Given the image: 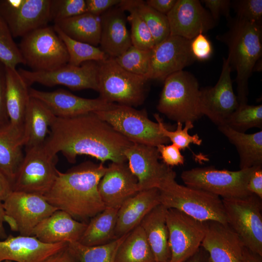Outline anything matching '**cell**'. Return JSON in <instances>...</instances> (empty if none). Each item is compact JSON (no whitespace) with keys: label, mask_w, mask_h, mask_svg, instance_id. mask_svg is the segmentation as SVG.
Instances as JSON below:
<instances>
[{"label":"cell","mask_w":262,"mask_h":262,"mask_svg":"<svg viewBox=\"0 0 262 262\" xmlns=\"http://www.w3.org/2000/svg\"><path fill=\"white\" fill-rule=\"evenodd\" d=\"M133 143L116 131L95 112L77 116L56 117L43 144L51 156L61 152L69 163L79 155L91 156L104 163L126 162L125 150Z\"/></svg>","instance_id":"1"},{"label":"cell","mask_w":262,"mask_h":262,"mask_svg":"<svg viewBox=\"0 0 262 262\" xmlns=\"http://www.w3.org/2000/svg\"><path fill=\"white\" fill-rule=\"evenodd\" d=\"M106 169L103 163L88 161L65 172L58 170L51 188L43 196L58 210L86 223L106 208L98 185Z\"/></svg>","instance_id":"2"},{"label":"cell","mask_w":262,"mask_h":262,"mask_svg":"<svg viewBox=\"0 0 262 262\" xmlns=\"http://www.w3.org/2000/svg\"><path fill=\"white\" fill-rule=\"evenodd\" d=\"M229 20V29L216 36L228 48L227 58L236 72L237 98L239 105L247 104L248 81L262 55V24L236 16Z\"/></svg>","instance_id":"3"},{"label":"cell","mask_w":262,"mask_h":262,"mask_svg":"<svg viewBox=\"0 0 262 262\" xmlns=\"http://www.w3.org/2000/svg\"><path fill=\"white\" fill-rule=\"evenodd\" d=\"M170 168L158 189L160 203L179 210L201 222L213 220L228 223L222 199L207 191L179 184Z\"/></svg>","instance_id":"4"},{"label":"cell","mask_w":262,"mask_h":262,"mask_svg":"<svg viewBox=\"0 0 262 262\" xmlns=\"http://www.w3.org/2000/svg\"><path fill=\"white\" fill-rule=\"evenodd\" d=\"M199 97L197 79L192 73L183 70L169 75L164 80L157 109L177 122L194 123L202 116Z\"/></svg>","instance_id":"5"},{"label":"cell","mask_w":262,"mask_h":262,"mask_svg":"<svg viewBox=\"0 0 262 262\" xmlns=\"http://www.w3.org/2000/svg\"><path fill=\"white\" fill-rule=\"evenodd\" d=\"M98 64L99 98L131 107L144 103L148 81L146 78L125 70L113 58L108 57Z\"/></svg>","instance_id":"6"},{"label":"cell","mask_w":262,"mask_h":262,"mask_svg":"<svg viewBox=\"0 0 262 262\" xmlns=\"http://www.w3.org/2000/svg\"><path fill=\"white\" fill-rule=\"evenodd\" d=\"M18 47L24 65L36 72L55 70L66 64V47L53 26H46L21 37Z\"/></svg>","instance_id":"7"},{"label":"cell","mask_w":262,"mask_h":262,"mask_svg":"<svg viewBox=\"0 0 262 262\" xmlns=\"http://www.w3.org/2000/svg\"><path fill=\"white\" fill-rule=\"evenodd\" d=\"M256 166L230 171L213 166L183 171L180 178L186 186L202 190L222 198H238L252 194L247 189L248 180Z\"/></svg>","instance_id":"8"},{"label":"cell","mask_w":262,"mask_h":262,"mask_svg":"<svg viewBox=\"0 0 262 262\" xmlns=\"http://www.w3.org/2000/svg\"><path fill=\"white\" fill-rule=\"evenodd\" d=\"M95 113L132 143L156 147L170 142L161 133L159 124L149 119L145 110L116 104L110 109Z\"/></svg>","instance_id":"9"},{"label":"cell","mask_w":262,"mask_h":262,"mask_svg":"<svg viewBox=\"0 0 262 262\" xmlns=\"http://www.w3.org/2000/svg\"><path fill=\"white\" fill-rule=\"evenodd\" d=\"M222 199L228 224L245 247L262 256V199L251 194L243 198Z\"/></svg>","instance_id":"10"},{"label":"cell","mask_w":262,"mask_h":262,"mask_svg":"<svg viewBox=\"0 0 262 262\" xmlns=\"http://www.w3.org/2000/svg\"><path fill=\"white\" fill-rule=\"evenodd\" d=\"M57 158L48 155L43 145L26 147L23 160L13 183V191L44 196L56 177Z\"/></svg>","instance_id":"11"},{"label":"cell","mask_w":262,"mask_h":262,"mask_svg":"<svg viewBox=\"0 0 262 262\" xmlns=\"http://www.w3.org/2000/svg\"><path fill=\"white\" fill-rule=\"evenodd\" d=\"M5 222L19 235L32 236L35 227L58 209L43 196L13 191L2 202Z\"/></svg>","instance_id":"12"},{"label":"cell","mask_w":262,"mask_h":262,"mask_svg":"<svg viewBox=\"0 0 262 262\" xmlns=\"http://www.w3.org/2000/svg\"><path fill=\"white\" fill-rule=\"evenodd\" d=\"M30 87L34 83L52 87L64 85L72 90L92 89L98 92V62H84L79 66L68 64L51 71L17 70Z\"/></svg>","instance_id":"13"},{"label":"cell","mask_w":262,"mask_h":262,"mask_svg":"<svg viewBox=\"0 0 262 262\" xmlns=\"http://www.w3.org/2000/svg\"><path fill=\"white\" fill-rule=\"evenodd\" d=\"M166 222L171 251L169 262H183L200 246L205 233L204 222L175 209H167Z\"/></svg>","instance_id":"14"},{"label":"cell","mask_w":262,"mask_h":262,"mask_svg":"<svg viewBox=\"0 0 262 262\" xmlns=\"http://www.w3.org/2000/svg\"><path fill=\"white\" fill-rule=\"evenodd\" d=\"M51 0H0V16L14 38L48 25Z\"/></svg>","instance_id":"15"},{"label":"cell","mask_w":262,"mask_h":262,"mask_svg":"<svg viewBox=\"0 0 262 262\" xmlns=\"http://www.w3.org/2000/svg\"><path fill=\"white\" fill-rule=\"evenodd\" d=\"M231 71L227 59L223 58L222 70L215 85L200 89L201 113L217 127L224 125L239 106L233 89Z\"/></svg>","instance_id":"16"},{"label":"cell","mask_w":262,"mask_h":262,"mask_svg":"<svg viewBox=\"0 0 262 262\" xmlns=\"http://www.w3.org/2000/svg\"><path fill=\"white\" fill-rule=\"evenodd\" d=\"M191 41L170 35L151 50L148 80L164 81L169 75L183 70L196 60L191 50Z\"/></svg>","instance_id":"17"},{"label":"cell","mask_w":262,"mask_h":262,"mask_svg":"<svg viewBox=\"0 0 262 262\" xmlns=\"http://www.w3.org/2000/svg\"><path fill=\"white\" fill-rule=\"evenodd\" d=\"M166 16L170 35L189 40L213 29L217 24L198 0H177Z\"/></svg>","instance_id":"18"},{"label":"cell","mask_w":262,"mask_h":262,"mask_svg":"<svg viewBox=\"0 0 262 262\" xmlns=\"http://www.w3.org/2000/svg\"><path fill=\"white\" fill-rule=\"evenodd\" d=\"M128 166L138 181L139 191L158 188L171 168L159 160L156 147L133 143L124 151Z\"/></svg>","instance_id":"19"},{"label":"cell","mask_w":262,"mask_h":262,"mask_svg":"<svg viewBox=\"0 0 262 262\" xmlns=\"http://www.w3.org/2000/svg\"><path fill=\"white\" fill-rule=\"evenodd\" d=\"M30 96L44 103L57 117H71L113 108L116 104L100 98L90 99L76 96L63 89L47 92L30 88Z\"/></svg>","instance_id":"20"},{"label":"cell","mask_w":262,"mask_h":262,"mask_svg":"<svg viewBox=\"0 0 262 262\" xmlns=\"http://www.w3.org/2000/svg\"><path fill=\"white\" fill-rule=\"evenodd\" d=\"M204 222L205 233L200 246L212 262H241L245 246L230 226L213 220Z\"/></svg>","instance_id":"21"},{"label":"cell","mask_w":262,"mask_h":262,"mask_svg":"<svg viewBox=\"0 0 262 262\" xmlns=\"http://www.w3.org/2000/svg\"><path fill=\"white\" fill-rule=\"evenodd\" d=\"M98 190L106 208L119 209L139 191L136 178L126 162H112L99 181Z\"/></svg>","instance_id":"22"},{"label":"cell","mask_w":262,"mask_h":262,"mask_svg":"<svg viewBox=\"0 0 262 262\" xmlns=\"http://www.w3.org/2000/svg\"><path fill=\"white\" fill-rule=\"evenodd\" d=\"M68 243H44L33 236L7 235L0 240V262H45L52 255L67 246Z\"/></svg>","instance_id":"23"},{"label":"cell","mask_w":262,"mask_h":262,"mask_svg":"<svg viewBox=\"0 0 262 262\" xmlns=\"http://www.w3.org/2000/svg\"><path fill=\"white\" fill-rule=\"evenodd\" d=\"M125 12L118 5L100 16L99 45L100 49L109 57H118L132 45Z\"/></svg>","instance_id":"24"},{"label":"cell","mask_w":262,"mask_h":262,"mask_svg":"<svg viewBox=\"0 0 262 262\" xmlns=\"http://www.w3.org/2000/svg\"><path fill=\"white\" fill-rule=\"evenodd\" d=\"M87 223L78 221L65 211L58 210L41 221L32 236L47 244L78 242Z\"/></svg>","instance_id":"25"},{"label":"cell","mask_w":262,"mask_h":262,"mask_svg":"<svg viewBox=\"0 0 262 262\" xmlns=\"http://www.w3.org/2000/svg\"><path fill=\"white\" fill-rule=\"evenodd\" d=\"M5 77L9 127L12 131L24 139L25 118L31 98L30 87L16 69L5 67Z\"/></svg>","instance_id":"26"},{"label":"cell","mask_w":262,"mask_h":262,"mask_svg":"<svg viewBox=\"0 0 262 262\" xmlns=\"http://www.w3.org/2000/svg\"><path fill=\"white\" fill-rule=\"evenodd\" d=\"M161 204L158 188L138 192L125 201L118 210L115 229L116 239L131 231L144 217Z\"/></svg>","instance_id":"27"},{"label":"cell","mask_w":262,"mask_h":262,"mask_svg":"<svg viewBox=\"0 0 262 262\" xmlns=\"http://www.w3.org/2000/svg\"><path fill=\"white\" fill-rule=\"evenodd\" d=\"M167 208L160 204L143 219L140 225L143 228L156 262H169L171 251L169 232L166 225Z\"/></svg>","instance_id":"28"},{"label":"cell","mask_w":262,"mask_h":262,"mask_svg":"<svg viewBox=\"0 0 262 262\" xmlns=\"http://www.w3.org/2000/svg\"><path fill=\"white\" fill-rule=\"evenodd\" d=\"M55 117L44 103L31 97L24 122L25 147L43 145Z\"/></svg>","instance_id":"29"},{"label":"cell","mask_w":262,"mask_h":262,"mask_svg":"<svg viewBox=\"0 0 262 262\" xmlns=\"http://www.w3.org/2000/svg\"><path fill=\"white\" fill-rule=\"evenodd\" d=\"M218 129L236 147L240 159V169L262 166V131L246 133L223 125Z\"/></svg>","instance_id":"30"},{"label":"cell","mask_w":262,"mask_h":262,"mask_svg":"<svg viewBox=\"0 0 262 262\" xmlns=\"http://www.w3.org/2000/svg\"><path fill=\"white\" fill-rule=\"evenodd\" d=\"M70 38L97 47L101 34L100 16L89 13L59 21L55 23Z\"/></svg>","instance_id":"31"},{"label":"cell","mask_w":262,"mask_h":262,"mask_svg":"<svg viewBox=\"0 0 262 262\" xmlns=\"http://www.w3.org/2000/svg\"><path fill=\"white\" fill-rule=\"evenodd\" d=\"M118 210L105 208L91 218L78 242L92 246L106 244L116 239L115 229Z\"/></svg>","instance_id":"32"},{"label":"cell","mask_w":262,"mask_h":262,"mask_svg":"<svg viewBox=\"0 0 262 262\" xmlns=\"http://www.w3.org/2000/svg\"><path fill=\"white\" fill-rule=\"evenodd\" d=\"M24 138L11 131L9 126L0 131V171L13 185L23 160Z\"/></svg>","instance_id":"33"},{"label":"cell","mask_w":262,"mask_h":262,"mask_svg":"<svg viewBox=\"0 0 262 262\" xmlns=\"http://www.w3.org/2000/svg\"><path fill=\"white\" fill-rule=\"evenodd\" d=\"M115 262H156L144 231L139 225L119 246Z\"/></svg>","instance_id":"34"},{"label":"cell","mask_w":262,"mask_h":262,"mask_svg":"<svg viewBox=\"0 0 262 262\" xmlns=\"http://www.w3.org/2000/svg\"><path fill=\"white\" fill-rule=\"evenodd\" d=\"M127 234L102 245L88 246L78 242L68 245L79 262H115L117 250Z\"/></svg>","instance_id":"35"},{"label":"cell","mask_w":262,"mask_h":262,"mask_svg":"<svg viewBox=\"0 0 262 262\" xmlns=\"http://www.w3.org/2000/svg\"><path fill=\"white\" fill-rule=\"evenodd\" d=\"M53 26L66 47L69 56L68 64L79 66L86 62H100L109 57L100 48L75 40L66 35L56 25L54 24Z\"/></svg>","instance_id":"36"},{"label":"cell","mask_w":262,"mask_h":262,"mask_svg":"<svg viewBox=\"0 0 262 262\" xmlns=\"http://www.w3.org/2000/svg\"><path fill=\"white\" fill-rule=\"evenodd\" d=\"M118 5L124 11L129 12L127 20L131 27L130 36L132 45L144 50L152 49L155 46L152 36L131 0H121Z\"/></svg>","instance_id":"37"},{"label":"cell","mask_w":262,"mask_h":262,"mask_svg":"<svg viewBox=\"0 0 262 262\" xmlns=\"http://www.w3.org/2000/svg\"><path fill=\"white\" fill-rule=\"evenodd\" d=\"M131 2L147 26L155 45L170 35L169 22L166 15L149 7L144 0H131Z\"/></svg>","instance_id":"38"},{"label":"cell","mask_w":262,"mask_h":262,"mask_svg":"<svg viewBox=\"0 0 262 262\" xmlns=\"http://www.w3.org/2000/svg\"><path fill=\"white\" fill-rule=\"evenodd\" d=\"M224 125L234 131L245 133L252 128H262V105H239Z\"/></svg>","instance_id":"39"},{"label":"cell","mask_w":262,"mask_h":262,"mask_svg":"<svg viewBox=\"0 0 262 262\" xmlns=\"http://www.w3.org/2000/svg\"><path fill=\"white\" fill-rule=\"evenodd\" d=\"M151 50H144L131 45L114 59L125 70L147 78L150 68Z\"/></svg>","instance_id":"40"},{"label":"cell","mask_w":262,"mask_h":262,"mask_svg":"<svg viewBox=\"0 0 262 262\" xmlns=\"http://www.w3.org/2000/svg\"><path fill=\"white\" fill-rule=\"evenodd\" d=\"M0 63L5 67L16 69L24 61L18 46L14 40V37L6 23L0 16Z\"/></svg>","instance_id":"41"},{"label":"cell","mask_w":262,"mask_h":262,"mask_svg":"<svg viewBox=\"0 0 262 262\" xmlns=\"http://www.w3.org/2000/svg\"><path fill=\"white\" fill-rule=\"evenodd\" d=\"M153 116L159 125L161 133L172 144L176 145L180 150H184L188 147L191 144L198 146L201 144L202 140L197 134L190 135L188 133V131L194 127L193 122H186L184 128H182V123L177 122L176 130L171 131L166 128L163 119L158 114H154Z\"/></svg>","instance_id":"42"},{"label":"cell","mask_w":262,"mask_h":262,"mask_svg":"<svg viewBox=\"0 0 262 262\" xmlns=\"http://www.w3.org/2000/svg\"><path fill=\"white\" fill-rule=\"evenodd\" d=\"M86 12L85 0H51L50 18L54 23Z\"/></svg>","instance_id":"43"},{"label":"cell","mask_w":262,"mask_h":262,"mask_svg":"<svg viewBox=\"0 0 262 262\" xmlns=\"http://www.w3.org/2000/svg\"><path fill=\"white\" fill-rule=\"evenodd\" d=\"M236 17L250 22L262 24V0H235L231 1V7Z\"/></svg>","instance_id":"44"},{"label":"cell","mask_w":262,"mask_h":262,"mask_svg":"<svg viewBox=\"0 0 262 262\" xmlns=\"http://www.w3.org/2000/svg\"><path fill=\"white\" fill-rule=\"evenodd\" d=\"M191 50L196 60H207L213 53V47L210 41L204 33H199L191 41Z\"/></svg>","instance_id":"45"},{"label":"cell","mask_w":262,"mask_h":262,"mask_svg":"<svg viewBox=\"0 0 262 262\" xmlns=\"http://www.w3.org/2000/svg\"><path fill=\"white\" fill-rule=\"evenodd\" d=\"M163 163L168 166L183 164L184 157L180 148L175 144H161L156 147Z\"/></svg>","instance_id":"46"},{"label":"cell","mask_w":262,"mask_h":262,"mask_svg":"<svg viewBox=\"0 0 262 262\" xmlns=\"http://www.w3.org/2000/svg\"><path fill=\"white\" fill-rule=\"evenodd\" d=\"M10 124L6 103L5 66L0 63V131Z\"/></svg>","instance_id":"47"},{"label":"cell","mask_w":262,"mask_h":262,"mask_svg":"<svg viewBox=\"0 0 262 262\" xmlns=\"http://www.w3.org/2000/svg\"><path fill=\"white\" fill-rule=\"evenodd\" d=\"M209 9L214 21L217 22L221 16L229 19L230 16L231 1L229 0H203L201 1Z\"/></svg>","instance_id":"48"},{"label":"cell","mask_w":262,"mask_h":262,"mask_svg":"<svg viewBox=\"0 0 262 262\" xmlns=\"http://www.w3.org/2000/svg\"><path fill=\"white\" fill-rule=\"evenodd\" d=\"M121 0H85L86 12L100 16L110 8L118 5Z\"/></svg>","instance_id":"49"},{"label":"cell","mask_w":262,"mask_h":262,"mask_svg":"<svg viewBox=\"0 0 262 262\" xmlns=\"http://www.w3.org/2000/svg\"><path fill=\"white\" fill-rule=\"evenodd\" d=\"M248 191L262 199V166H256L247 182Z\"/></svg>","instance_id":"50"},{"label":"cell","mask_w":262,"mask_h":262,"mask_svg":"<svg viewBox=\"0 0 262 262\" xmlns=\"http://www.w3.org/2000/svg\"><path fill=\"white\" fill-rule=\"evenodd\" d=\"M45 262H79L67 245L64 248L50 256Z\"/></svg>","instance_id":"51"},{"label":"cell","mask_w":262,"mask_h":262,"mask_svg":"<svg viewBox=\"0 0 262 262\" xmlns=\"http://www.w3.org/2000/svg\"><path fill=\"white\" fill-rule=\"evenodd\" d=\"M177 0H147L146 3L163 14L166 15L173 8Z\"/></svg>","instance_id":"52"},{"label":"cell","mask_w":262,"mask_h":262,"mask_svg":"<svg viewBox=\"0 0 262 262\" xmlns=\"http://www.w3.org/2000/svg\"><path fill=\"white\" fill-rule=\"evenodd\" d=\"M12 191V183L0 171V201L3 202Z\"/></svg>","instance_id":"53"},{"label":"cell","mask_w":262,"mask_h":262,"mask_svg":"<svg viewBox=\"0 0 262 262\" xmlns=\"http://www.w3.org/2000/svg\"><path fill=\"white\" fill-rule=\"evenodd\" d=\"M183 262H212L207 251L202 246L191 256Z\"/></svg>","instance_id":"54"},{"label":"cell","mask_w":262,"mask_h":262,"mask_svg":"<svg viewBox=\"0 0 262 262\" xmlns=\"http://www.w3.org/2000/svg\"><path fill=\"white\" fill-rule=\"evenodd\" d=\"M241 262H262V256L244 247Z\"/></svg>","instance_id":"55"},{"label":"cell","mask_w":262,"mask_h":262,"mask_svg":"<svg viewBox=\"0 0 262 262\" xmlns=\"http://www.w3.org/2000/svg\"><path fill=\"white\" fill-rule=\"evenodd\" d=\"M5 219V213L2 201H0V240L5 239L7 235L6 234L4 223Z\"/></svg>","instance_id":"56"},{"label":"cell","mask_w":262,"mask_h":262,"mask_svg":"<svg viewBox=\"0 0 262 262\" xmlns=\"http://www.w3.org/2000/svg\"><path fill=\"white\" fill-rule=\"evenodd\" d=\"M1 262H14L11 261H9V260H5V261H2Z\"/></svg>","instance_id":"57"},{"label":"cell","mask_w":262,"mask_h":262,"mask_svg":"<svg viewBox=\"0 0 262 262\" xmlns=\"http://www.w3.org/2000/svg\"></svg>","instance_id":"58"}]
</instances>
